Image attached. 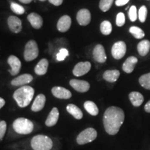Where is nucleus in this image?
<instances>
[{
    "instance_id": "1",
    "label": "nucleus",
    "mask_w": 150,
    "mask_h": 150,
    "mask_svg": "<svg viewBox=\"0 0 150 150\" xmlns=\"http://www.w3.org/2000/svg\"><path fill=\"white\" fill-rule=\"evenodd\" d=\"M125 120V112L120 108L110 106L104 112L103 122L104 127L107 134L115 135Z\"/></svg>"
},
{
    "instance_id": "2",
    "label": "nucleus",
    "mask_w": 150,
    "mask_h": 150,
    "mask_svg": "<svg viewBox=\"0 0 150 150\" xmlns=\"http://www.w3.org/2000/svg\"><path fill=\"white\" fill-rule=\"evenodd\" d=\"M34 89L29 86H23L17 89L13 93V98L20 107H27L34 95Z\"/></svg>"
},
{
    "instance_id": "3",
    "label": "nucleus",
    "mask_w": 150,
    "mask_h": 150,
    "mask_svg": "<svg viewBox=\"0 0 150 150\" xmlns=\"http://www.w3.org/2000/svg\"><path fill=\"white\" fill-rule=\"evenodd\" d=\"M31 146L33 150H50L53 147V141L50 137L37 135L31 139Z\"/></svg>"
},
{
    "instance_id": "4",
    "label": "nucleus",
    "mask_w": 150,
    "mask_h": 150,
    "mask_svg": "<svg viewBox=\"0 0 150 150\" xmlns=\"http://www.w3.org/2000/svg\"><path fill=\"white\" fill-rule=\"evenodd\" d=\"M14 131L19 134L27 135L32 132L34 128L32 122L24 117L16 119L13 124Z\"/></svg>"
},
{
    "instance_id": "5",
    "label": "nucleus",
    "mask_w": 150,
    "mask_h": 150,
    "mask_svg": "<svg viewBox=\"0 0 150 150\" xmlns=\"http://www.w3.org/2000/svg\"><path fill=\"white\" fill-rule=\"evenodd\" d=\"M97 136V132L95 129L88 128L83 130L78 135L76 138V142L79 145H85L93 142L96 139Z\"/></svg>"
},
{
    "instance_id": "6",
    "label": "nucleus",
    "mask_w": 150,
    "mask_h": 150,
    "mask_svg": "<svg viewBox=\"0 0 150 150\" xmlns=\"http://www.w3.org/2000/svg\"><path fill=\"white\" fill-rule=\"evenodd\" d=\"M39 50L37 42L35 40H30L27 43L24 49V58L25 61H31L38 56Z\"/></svg>"
},
{
    "instance_id": "7",
    "label": "nucleus",
    "mask_w": 150,
    "mask_h": 150,
    "mask_svg": "<svg viewBox=\"0 0 150 150\" xmlns=\"http://www.w3.org/2000/svg\"><path fill=\"white\" fill-rule=\"evenodd\" d=\"M127 52V46L123 41H118L112 47L111 54L112 57L116 60H120L125 56Z\"/></svg>"
},
{
    "instance_id": "8",
    "label": "nucleus",
    "mask_w": 150,
    "mask_h": 150,
    "mask_svg": "<svg viewBox=\"0 0 150 150\" xmlns=\"http://www.w3.org/2000/svg\"><path fill=\"white\" fill-rule=\"evenodd\" d=\"M91 68V63L88 61L80 62L75 65L73 70V74L76 76H81L87 74Z\"/></svg>"
},
{
    "instance_id": "9",
    "label": "nucleus",
    "mask_w": 150,
    "mask_h": 150,
    "mask_svg": "<svg viewBox=\"0 0 150 150\" xmlns=\"http://www.w3.org/2000/svg\"><path fill=\"white\" fill-rule=\"evenodd\" d=\"M78 23L81 26L88 25L91 20V14L88 9L83 8L79 11L76 15Z\"/></svg>"
},
{
    "instance_id": "10",
    "label": "nucleus",
    "mask_w": 150,
    "mask_h": 150,
    "mask_svg": "<svg viewBox=\"0 0 150 150\" xmlns=\"http://www.w3.org/2000/svg\"><path fill=\"white\" fill-rule=\"evenodd\" d=\"M70 84L75 91L79 93H86L90 89V84L86 81L72 79L70 80Z\"/></svg>"
},
{
    "instance_id": "11",
    "label": "nucleus",
    "mask_w": 150,
    "mask_h": 150,
    "mask_svg": "<svg viewBox=\"0 0 150 150\" xmlns=\"http://www.w3.org/2000/svg\"><path fill=\"white\" fill-rule=\"evenodd\" d=\"M93 55L94 59L100 63H103L106 62V59H107L104 47L100 44L97 45L95 47L93 52Z\"/></svg>"
},
{
    "instance_id": "12",
    "label": "nucleus",
    "mask_w": 150,
    "mask_h": 150,
    "mask_svg": "<svg viewBox=\"0 0 150 150\" xmlns=\"http://www.w3.org/2000/svg\"><path fill=\"white\" fill-rule=\"evenodd\" d=\"M52 93L56 98L61 99H67L71 98V97H72V93L70 91L65 88L60 87V86L54 87L52 89Z\"/></svg>"
},
{
    "instance_id": "13",
    "label": "nucleus",
    "mask_w": 150,
    "mask_h": 150,
    "mask_svg": "<svg viewBox=\"0 0 150 150\" xmlns=\"http://www.w3.org/2000/svg\"><path fill=\"white\" fill-rule=\"evenodd\" d=\"M8 63L11 65V70L9 71L11 75L15 76V75L18 74L19 72L21 69V62L20 59L16 56L11 55L8 57Z\"/></svg>"
},
{
    "instance_id": "14",
    "label": "nucleus",
    "mask_w": 150,
    "mask_h": 150,
    "mask_svg": "<svg viewBox=\"0 0 150 150\" xmlns=\"http://www.w3.org/2000/svg\"><path fill=\"white\" fill-rule=\"evenodd\" d=\"M8 25L12 32L18 33L22 30V21L18 17L11 16L8 18Z\"/></svg>"
},
{
    "instance_id": "15",
    "label": "nucleus",
    "mask_w": 150,
    "mask_h": 150,
    "mask_svg": "<svg viewBox=\"0 0 150 150\" xmlns=\"http://www.w3.org/2000/svg\"><path fill=\"white\" fill-rule=\"evenodd\" d=\"M71 24H72V20L70 17L65 15V16H62L58 21L57 29L60 32H66L70 28Z\"/></svg>"
},
{
    "instance_id": "16",
    "label": "nucleus",
    "mask_w": 150,
    "mask_h": 150,
    "mask_svg": "<svg viewBox=\"0 0 150 150\" xmlns=\"http://www.w3.org/2000/svg\"><path fill=\"white\" fill-rule=\"evenodd\" d=\"M32 81V75L29 74H24L11 81V84L14 86H25L26 84L31 83Z\"/></svg>"
},
{
    "instance_id": "17",
    "label": "nucleus",
    "mask_w": 150,
    "mask_h": 150,
    "mask_svg": "<svg viewBox=\"0 0 150 150\" xmlns=\"http://www.w3.org/2000/svg\"><path fill=\"white\" fill-rule=\"evenodd\" d=\"M46 102V97L43 94H40L35 97L34 102H33L32 106H31V110L33 112H38L42 110L44 108L45 104Z\"/></svg>"
},
{
    "instance_id": "18",
    "label": "nucleus",
    "mask_w": 150,
    "mask_h": 150,
    "mask_svg": "<svg viewBox=\"0 0 150 150\" xmlns=\"http://www.w3.org/2000/svg\"><path fill=\"white\" fill-rule=\"evenodd\" d=\"M28 20L31 24V26L34 29H38L42 26L43 20L42 17L40 15L35 13H31L27 17Z\"/></svg>"
},
{
    "instance_id": "19",
    "label": "nucleus",
    "mask_w": 150,
    "mask_h": 150,
    "mask_svg": "<svg viewBox=\"0 0 150 150\" xmlns=\"http://www.w3.org/2000/svg\"><path fill=\"white\" fill-rule=\"evenodd\" d=\"M59 112L57 108L54 107L52 108L51 112H50L49 115L47 117V120L45 121L46 126L49 127H53L57 123L58 120H59Z\"/></svg>"
},
{
    "instance_id": "20",
    "label": "nucleus",
    "mask_w": 150,
    "mask_h": 150,
    "mask_svg": "<svg viewBox=\"0 0 150 150\" xmlns=\"http://www.w3.org/2000/svg\"><path fill=\"white\" fill-rule=\"evenodd\" d=\"M138 63V59L135 56H130L127 59L122 65V70L126 73H131L134 71L136 63Z\"/></svg>"
},
{
    "instance_id": "21",
    "label": "nucleus",
    "mask_w": 150,
    "mask_h": 150,
    "mask_svg": "<svg viewBox=\"0 0 150 150\" xmlns=\"http://www.w3.org/2000/svg\"><path fill=\"white\" fill-rule=\"evenodd\" d=\"M120 75V72L117 70H106L103 74V78L106 81L113 83V82H115L118 79Z\"/></svg>"
},
{
    "instance_id": "22",
    "label": "nucleus",
    "mask_w": 150,
    "mask_h": 150,
    "mask_svg": "<svg viewBox=\"0 0 150 150\" xmlns=\"http://www.w3.org/2000/svg\"><path fill=\"white\" fill-rule=\"evenodd\" d=\"M49 62L46 59H41L35 67V73L38 75H44L45 74L48 70Z\"/></svg>"
},
{
    "instance_id": "23",
    "label": "nucleus",
    "mask_w": 150,
    "mask_h": 150,
    "mask_svg": "<svg viewBox=\"0 0 150 150\" xmlns=\"http://www.w3.org/2000/svg\"><path fill=\"white\" fill-rule=\"evenodd\" d=\"M129 97L133 106L138 107L143 103L144 97L142 94L138 93V92H131L129 94Z\"/></svg>"
},
{
    "instance_id": "24",
    "label": "nucleus",
    "mask_w": 150,
    "mask_h": 150,
    "mask_svg": "<svg viewBox=\"0 0 150 150\" xmlns=\"http://www.w3.org/2000/svg\"><path fill=\"white\" fill-rule=\"evenodd\" d=\"M66 109L67 111L71 114L74 118H76V120H81L83 117V112H82L81 110L76 105L72 104H68L67 106Z\"/></svg>"
},
{
    "instance_id": "25",
    "label": "nucleus",
    "mask_w": 150,
    "mask_h": 150,
    "mask_svg": "<svg viewBox=\"0 0 150 150\" xmlns=\"http://www.w3.org/2000/svg\"><path fill=\"white\" fill-rule=\"evenodd\" d=\"M137 49L140 56H146L150 50V42L147 40H142L141 42L138 43Z\"/></svg>"
},
{
    "instance_id": "26",
    "label": "nucleus",
    "mask_w": 150,
    "mask_h": 150,
    "mask_svg": "<svg viewBox=\"0 0 150 150\" xmlns=\"http://www.w3.org/2000/svg\"><path fill=\"white\" fill-rule=\"evenodd\" d=\"M84 108L86 110V111L91 114V115L96 116L99 113V109L97 108V105L92 101H86L84 103Z\"/></svg>"
},
{
    "instance_id": "27",
    "label": "nucleus",
    "mask_w": 150,
    "mask_h": 150,
    "mask_svg": "<svg viewBox=\"0 0 150 150\" xmlns=\"http://www.w3.org/2000/svg\"><path fill=\"white\" fill-rule=\"evenodd\" d=\"M100 31L102 34L109 35L112 31V25L109 21L105 20L103 21L100 25Z\"/></svg>"
},
{
    "instance_id": "28",
    "label": "nucleus",
    "mask_w": 150,
    "mask_h": 150,
    "mask_svg": "<svg viewBox=\"0 0 150 150\" xmlns=\"http://www.w3.org/2000/svg\"><path fill=\"white\" fill-rule=\"evenodd\" d=\"M139 83L144 88L150 90V72L142 75L139 79Z\"/></svg>"
},
{
    "instance_id": "29",
    "label": "nucleus",
    "mask_w": 150,
    "mask_h": 150,
    "mask_svg": "<svg viewBox=\"0 0 150 150\" xmlns=\"http://www.w3.org/2000/svg\"><path fill=\"white\" fill-rule=\"evenodd\" d=\"M129 32L134 35L135 38L136 39L142 38L145 35V32H144L140 28L138 27H135V26L130 27V29H129Z\"/></svg>"
},
{
    "instance_id": "30",
    "label": "nucleus",
    "mask_w": 150,
    "mask_h": 150,
    "mask_svg": "<svg viewBox=\"0 0 150 150\" xmlns=\"http://www.w3.org/2000/svg\"><path fill=\"white\" fill-rule=\"evenodd\" d=\"M112 3L113 0H101L99 2V8L103 12H106L110 8Z\"/></svg>"
},
{
    "instance_id": "31",
    "label": "nucleus",
    "mask_w": 150,
    "mask_h": 150,
    "mask_svg": "<svg viewBox=\"0 0 150 150\" xmlns=\"http://www.w3.org/2000/svg\"><path fill=\"white\" fill-rule=\"evenodd\" d=\"M11 9L12 10L13 12L18 15H22L25 12V9L23 6L15 2H11Z\"/></svg>"
},
{
    "instance_id": "32",
    "label": "nucleus",
    "mask_w": 150,
    "mask_h": 150,
    "mask_svg": "<svg viewBox=\"0 0 150 150\" xmlns=\"http://www.w3.org/2000/svg\"><path fill=\"white\" fill-rule=\"evenodd\" d=\"M147 16V9L145 6H142L138 11V18L141 22H145Z\"/></svg>"
},
{
    "instance_id": "33",
    "label": "nucleus",
    "mask_w": 150,
    "mask_h": 150,
    "mask_svg": "<svg viewBox=\"0 0 150 150\" xmlns=\"http://www.w3.org/2000/svg\"><path fill=\"white\" fill-rule=\"evenodd\" d=\"M69 55V52L67 49L62 48L60 50L59 53L56 55V60L58 61H63L65 59V58Z\"/></svg>"
},
{
    "instance_id": "34",
    "label": "nucleus",
    "mask_w": 150,
    "mask_h": 150,
    "mask_svg": "<svg viewBox=\"0 0 150 150\" xmlns=\"http://www.w3.org/2000/svg\"><path fill=\"white\" fill-rule=\"evenodd\" d=\"M129 17L131 22H135L138 18L137 16V8L135 6H131L129 11Z\"/></svg>"
},
{
    "instance_id": "35",
    "label": "nucleus",
    "mask_w": 150,
    "mask_h": 150,
    "mask_svg": "<svg viewBox=\"0 0 150 150\" xmlns=\"http://www.w3.org/2000/svg\"><path fill=\"white\" fill-rule=\"evenodd\" d=\"M125 23V16L123 13H119L116 17V24L117 27H122Z\"/></svg>"
},
{
    "instance_id": "36",
    "label": "nucleus",
    "mask_w": 150,
    "mask_h": 150,
    "mask_svg": "<svg viewBox=\"0 0 150 150\" xmlns=\"http://www.w3.org/2000/svg\"><path fill=\"white\" fill-rule=\"evenodd\" d=\"M7 125L5 121H0V140H1L5 136Z\"/></svg>"
},
{
    "instance_id": "37",
    "label": "nucleus",
    "mask_w": 150,
    "mask_h": 150,
    "mask_svg": "<svg viewBox=\"0 0 150 150\" xmlns=\"http://www.w3.org/2000/svg\"><path fill=\"white\" fill-rule=\"evenodd\" d=\"M129 1V0H116L115 1V4L117 6H124L127 4Z\"/></svg>"
},
{
    "instance_id": "38",
    "label": "nucleus",
    "mask_w": 150,
    "mask_h": 150,
    "mask_svg": "<svg viewBox=\"0 0 150 150\" xmlns=\"http://www.w3.org/2000/svg\"><path fill=\"white\" fill-rule=\"evenodd\" d=\"M48 1L53 5L56 6H59L62 4L63 0H48Z\"/></svg>"
},
{
    "instance_id": "39",
    "label": "nucleus",
    "mask_w": 150,
    "mask_h": 150,
    "mask_svg": "<svg viewBox=\"0 0 150 150\" xmlns=\"http://www.w3.org/2000/svg\"><path fill=\"white\" fill-rule=\"evenodd\" d=\"M145 110L147 112H150V100L145 104Z\"/></svg>"
},
{
    "instance_id": "40",
    "label": "nucleus",
    "mask_w": 150,
    "mask_h": 150,
    "mask_svg": "<svg viewBox=\"0 0 150 150\" xmlns=\"http://www.w3.org/2000/svg\"><path fill=\"white\" fill-rule=\"evenodd\" d=\"M5 100L3 98H1V97H0V109H1V108L3 107L5 105Z\"/></svg>"
},
{
    "instance_id": "41",
    "label": "nucleus",
    "mask_w": 150,
    "mask_h": 150,
    "mask_svg": "<svg viewBox=\"0 0 150 150\" xmlns=\"http://www.w3.org/2000/svg\"><path fill=\"white\" fill-rule=\"evenodd\" d=\"M19 1L23 4H29V3H31L33 0H19Z\"/></svg>"
},
{
    "instance_id": "42",
    "label": "nucleus",
    "mask_w": 150,
    "mask_h": 150,
    "mask_svg": "<svg viewBox=\"0 0 150 150\" xmlns=\"http://www.w3.org/2000/svg\"><path fill=\"white\" fill-rule=\"evenodd\" d=\"M40 1H46V0H40Z\"/></svg>"
}]
</instances>
